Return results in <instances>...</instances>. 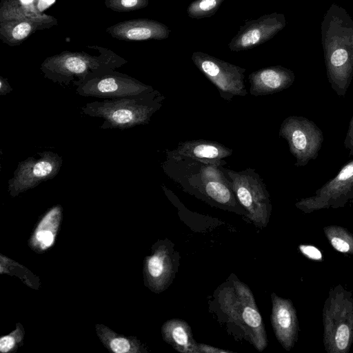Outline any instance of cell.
I'll use <instances>...</instances> for the list:
<instances>
[{"label":"cell","instance_id":"obj_1","mask_svg":"<svg viewBox=\"0 0 353 353\" xmlns=\"http://www.w3.org/2000/svg\"><path fill=\"white\" fill-rule=\"evenodd\" d=\"M165 154L163 170L184 192L212 205L246 215L221 166L174 156L167 150Z\"/></svg>","mask_w":353,"mask_h":353},{"label":"cell","instance_id":"obj_2","mask_svg":"<svg viewBox=\"0 0 353 353\" xmlns=\"http://www.w3.org/2000/svg\"><path fill=\"white\" fill-rule=\"evenodd\" d=\"M321 34L328 82L344 97L353 78V20L345 8L332 3L323 16Z\"/></svg>","mask_w":353,"mask_h":353},{"label":"cell","instance_id":"obj_3","mask_svg":"<svg viewBox=\"0 0 353 353\" xmlns=\"http://www.w3.org/2000/svg\"><path fill=\"white\" fill-rule=\"evenodd\" d=\"M164 99L163 95L154 90L139 95L90 102L81 110L86 115L103 119L101 129L125 130L148 124Z\"/></svg>","mask_w":353,"mask_h":353},{"label":"cell","instance_id":"obj_4","mask_svg":"<svg viewBox=\"0 0 353 353\" xmlns=\"http://www.w3.org/2000/svg\"><path fill=\"white\" fill-rule=\"evenodd\" d=\"M233 287L225 288L219 295V302L229 320L239 325L247 339L259 352L268 345L267 336L260 312L249 288L234 281Z\"/></svg>","mask_w":353,"mask_h":353},{"label":"cell","instance_id":"obj_5","mask_svg":"<svg viewBox=\"0 0 353 353\" xmlns=\"http://www.w3.org/2000/svg\"><path fill=\"white\" fill-rule=\"evenodd\" d=\"M230 179L232 190L246 212V216L256 226H266L271 210L270 195L263 179L255 169L237 172L220 167Z\"/></svg>","mask_w":353,"mask_h":353},{"label":"cell","instance_id":"obj_6","mask_svg":"<svg viewBox=\"0 0 353 353\" xmlns=\"http://www.w3.org/2000/svg\"><path fill=\"white\" fill-rule=\"evenodd\" d=\"M279 134L289 146L295 157L296 167L306 165L319 155L323 141L322 130L309 119L300 116H290L281 124Z\"/></svg>","mask_w":353,"mask_h":353},{"label":"cell","instance_id":"obj_7","mask_svg":"<svg viewBox=\"0 0 353 353\" xmlns=\"http://www.w3.org/2000/svg\"><path fill=\"white\" fill-rule=\"evenodd\" d=\"M191 59L216 86L224 100L230 101L235 97H245L248 94L244 83L245 68L201 51L193 52Z\"/></svg>","mask_w":353,"mask_h":353},{"label":"cell","instance_id":"obj_8","mask_svg":"<svg viewBox=\"0 0 353 353\" xmlns=\"http://www.w3.org/2000/svg\"><path fill=\"white\" fill-rule=\"evenodd\" d=\"M39 157H30L19 163L13 176L8 181L12 196L32 189L54 178L61 170L63 159L57 153L43 151Z\"/></svg>","mask_w":353,"mask_h":353},{"label":"cell","instance_id":"obj_9","mask_svg":"<svg viewBox=\"0 0 353 353\" xmlns=\"http://www.w3.org/2000/svg\"><path fill=\"white\" fill-rule=\"evenodd\" d=\"M82 97L117 99L150 92L154 88L125 74L105 73L76 84Z\"/></svg>","mask_w":353,"mask_h":353},{"label":"cell","instance_id":"obj_10","mask_svg":"<svg viewBox=\"0 0 353 353\" xmlns=\"http://www.w3.org/2000/svg\"><path fill=\"white\" fill-rule=\"evenodd\" d=\"M285 15L276 12L245 21L228 44L232 52L251 50L273 38L286 26Z\"/></svg>","mask_w":353,"mask_h":353},{"label":"cell","instance_id":"obj_11","mask_svg":"<svg viewBox=\"0 0 353 353\" xmlns=\"http://www.w3.org/2000/svg\"><path fill=\"white\" fill-rule=\"evenodd\" d=\"M353 196V159L345 164L337 174L316 192L313 197L298 203L305 206L336 205Z\"/></svg>","mask_w":353,"mask_h":353},{"label":"cell","instance_id":"obj_12","mask_svg":"<svg viewBox=\"0 0 353 353\" xmlns=\"http://www.w3.org/2000/svg\"><path fill=\"white\" fill-rule=\"evenodd\" d=\"M176 264L174 250L165 243L145 258L144 270L151 290L160 292L168 287L174 277Z\"/></svg>","mask_w":353,"mask_h":353},{"label":"cell","instance_id":"obj_13","mask_svg":"<svg viewBox=\"0 0 353 353\" xmlns=\"http://www.w3.org/2000/svg\"><path fill=\"white\" fill-rule=\"evenodd\" d=\"M252 96H265L290 88L295 80L292 70L281 65L269 66L252 72L248 76Z\"/></svg>","mask_w":353,"mask_h":353},{"label":"cell","instance_id":"obj_14","mask_svg":"<svg viewBox=\"0 0 353 353\" xmlns=\"http://www.w3.org/2000/svg\"><path fill=\"white\" fill-rule=\"evenodd\" d=\"M166 150L174 156L195 159L218 167L225 165V159L232 154V150L225 145L204 139L179 142L176 149Z\"/></svg>","mask_w":353,"mask_h":353},{"label":"cell","instance_id":"obj_15","mask_svg":"<svg viewBox=\"0 0 353 353\" xmlns=\"http://www.w3.org/2000/svg\"><path fill=\"white\" fill-rule=\"evenodd\" d=\"M272 324L279 341L284 347L291 345L294 330V316L290 303L272 294Z\"/></svg>","mask_w":353,"mask_h":353},{"label":"cell","instance_id":"obj_16","mask_svg":"<svg viewBox=\"0 0 353 353\" xmlns=\"http://www.w3.org/2000/svg\"><path fill=\"white\" fill-rule=\"evenodd\" d=\"M165 342L176 351L183 353H199L198 343L193 339L190 325L181 319L167 321L161 328Z\"/></svg>","mask_w":353,"mask_h":353},{"label":"cell","instance_id":"obj_17","mask_svg":"<svg viewBox=\"0 0 353 353\" xmlns=\"http://www.w3.org/2000/svg\"><path fill=\"white\" fill-rule=\"evenodd\" d=\"M61 216L62 208L59 205L53 206L43 215L30 240L34 249L46 250L54 244Z\"/></svg>","mask_w":353,"mask_h":353},{"label":"cell","instance_id":"obj_18","mask_svg":"<svg viewBox=\"0 0 353 353\" xmlns=\"http://www.w3.org/2000/svg\"><path fill=\"white\" fill-rule=\"evenodd\" d=\"M225 0H194L187 8V14L192 19L212 17Z\"/></svg>","mask_w":353,"mask_h":353},{"label":"cell","instance_id":"obj_19","mask_svg":"<svg viewBox=\"0 0 353 353\" xmlns=\"http://www.w3.org/2000/svg\"><path fill=\"white\" fill-rule=\"evenodd\" d=\"M105 343L114 353L139 352L138 343L124 336L106 335Z\"/></svg>","mask_w":353,"mask_h":353},{"label":"cell","instance_id":"obj_20","mask_svg":"<svg viewBox=\"0 0 353 353\" xmlns=\"http://www.w3.org/2000/svg\"><path fill=\"white\" fill-rule=\"evenodd\" d=\"M22 338V331L19 328L8 335L2 336L0 339V351L2 353L9 352L17 347V344L21 341Z\"/></svg>","mask_w":353,"mask_h":353},{"label":"cell","instance_id":"obj_21","mask_svg":"<svg viewBox=\"0 0 353 353\" xmlns=\"http://www.w3.org/2000/svg\"><path fill=\"white\" fill-rule=\"evenodd\" d=\"M350 330L346 325H341L337 329L336 333V344L339 350L345 349L348 344Z\"/></svg>","mask_w":353,"mask_h":353},{"label":"cell","instance_id":"obj_22","mask_svg":"<svg viewBox=\"0 0 353 353\" xmlns=\"http://www.w3.org/2000/svg\"><path fill=\"white\" fill-rule=\"evenodd\" d=\"M30 31L31 26L27 22H22L14 28L12 34L15 39L21 40L26 38Z\"/></svg>","mask_w":353,"mask_h":353},{"label":"cell","instance_id":"obj_23","mask_svg":"<svg viewBox=\"0 0 353 353\" xmlns=\"http://www.w3.org/2000/svg\"><path fill=\"white\" fill-rule=\"evenodd\" d=\"M343 144L345 148L349 150V156L353 155V115L349 123Z\"/></svg>","mask_w":353,"mask_h":353},{"label":"cell","instance_id":"obj_24","mask_svg":"<svg viewBox=\"0 0 353 353\" xmlns=\"http://www.w3.org/2000/svg\"><path fill=\"white\" fill-rule=\"evenodd\" d=\"M301 252L313 259H320L321 254L319 250L315 247L311 245H301L300 246Z\"/></svg>","mask_w":353,"mask_h":353},{"label":"cell","instance_id":"obj_25","mask_svg":"<svg viewBox=\"0 0 353 353\" xmlns=\"http://www.w3.org/2000/svg\"><path fill=\"white\" fill-rule=\"evenodd\" d=\"M198 350L199 353H225V352H232L228 350H221L219 348H216L214 347H212L208 345L198 343Z\"/></svg>","mask_w":353,"mask_h":353},{"label":"cell","instance_id":"obj_26","mask_svg":"<svg viewBox=\"0 0 353 353\" xmlns=\"http://www.w3.org/2000/svg\"><path fill=\"white\" fill-rule=\"evenodd\" d=\"M331 242L334 248L340 252H346L350 249L349 244L341 239L333 238Z\"/></svg>","mask_w":353,"mask_h":353},{"label":"cell","instance_id":"obj_27","mask_svg":"<svg viewBox=\"0 0 353 353\" xmlns=\"http://www.w3.org/2000/svg\"><path fill=\"white\" fill-rule=\"evenodd\" d=\"M12 91V88L10 85L7 81V79H5L1 77L0 80V95L3 96L6 95Z\"/></svg>","mask_w":353,"mask_h":353},{"label":"cell","instance_id":"obj_28","mask_svg":"<svg viewBox=\"0 0 353 353\" xmlns=\"http://www.w3.org/2000/svg\"><path fill=\"white\" fill-rule=\"evenodd\" d=\"M32 1V0H23V1H24V2H26V3H27V2H30V1Z\"/></svg>","mask_w":353,"mask_h":353}]
</instances>
